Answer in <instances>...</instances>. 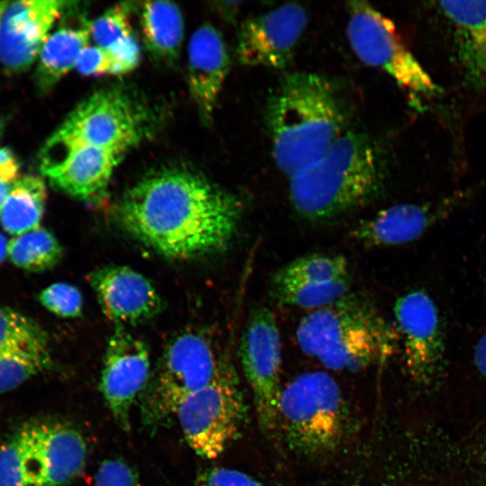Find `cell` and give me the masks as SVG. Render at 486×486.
<instances>
[{
	"label": "cell",
	"mask_w": 486,
	"mask_h": 486,
	"mask_svg": "<svg viewBox=\"0 0 486 486\" xmlns=\"http://www.w3.org/2000/svg\"><path fill=\"white\" fill-rule=\"evenodd\" d=\"M140 110L123 93L98 91L81 102L47 140L40 154L42 170L86 146L129 150L142 136Z\"/></svg>",
	"instance_id": "obj_7"
},
{
	"label": "cell",
	"mask_w": 486,
	"mask_h": 486,
	"mask_svg": "<svg viewBox=\"0 0 486 486\" xmlns=\"http://www.w3.org/2000/svg\"><path fill=\"white\" fill-rule=\"evenodd\" d=\"M277 421L292 450L320 456L341 444L348 411L336 381L325 372L314 371L298 375L282 388Z\"/></svg>",
	"instance_id": "obj_5"
},
{
	"label": "cell",
	"mask_w": 486,
	"mask_h": 486,
	"mask_svg": "<svg viewBox=\"0 0 486 486\" xmlns=\"http://www.w3.org/2000/svg\"><path fill=\"white\" fill-rule=\"evenodd\" d=\"M9 2L8 1H0V22H1V19H2V16H3V14L6 8V6L8 5Z\"/></svg>",
	"instance_id": "obj_38"
},
{
	"label": "cell",
	"mask_w": 486,
	"mask_h": 486,
	"mask_svg": "<svg viewBox=\"0 0 486 486\" xmlns=\"http://www.w3.org/2000/svg\"><path fill=\"white\" fill-rule=\"evenodd\" d=\"M194 486H266L243 472L226 467H209L199 472Z\"/></svg>",
	"instance_id": "obj_32"
},
{
	"label": "cell",
	"mask_w": 486,
	"mask_h": 486,
	"mask_svg": "<svg viewBox=\"0 0 486 486\" xmlns=\"http://www.w3.org/2000/svg\"><path fill=\"white\" fill-rule=\"evenodd\" d=\"M439 8L453 28L464 78L486 89V1H441Z\"/></svg>",
	"instance_id": "obj_21"
},
{
	"label": "cell",
	"mask_w": 486,
	"mask_h": 486,
	"mask_svg": "<svg viewBox=\"0 0 486 486\" xmlns=\"http://www.w3.org/2000/svg\"><path fill=\"white\" fill-rule=\"evenodd\" d=\"M76 68L80 74L91 76L124 74L115 56L96 45H89L82 51Z\"/></svg>",
	"instance_id": "obj_31"
},
{
	"label": "cell",
	"mask_w": 486,
	"mask_h": 486,
	"mask_svg": "<svg viewBox=\"0 0 486 486\" xmlns=\"http://www.w3.org/2000/svg\"><path fill=\"white\" fill-rule=\"evenodd\" d=\"M20 164L15 154L8 148H0V182L9 184L17 181Z\"/></svg>",
	"instance_id": "obj_34"
},
{
	"label": "cell",
	"mask_w": 486,
	"mask_h": 486,
	"mask_svg": "<svg viewBox=\"0 0 486 486\" xmlns=\"http://www.w3.org/2000/svg\"><path fill=\"white\" fill-rule=\"evenodd\" d=\"M473 362L478 372L486 379V332L474 346Z\"/></svg>",
	"instance_id": "obj_35"
},
{
	"label": "cell",
	"mask_w": 486,
	"mask_h": 486,
	"mask_svg": "<svg viewBox=\"0 0 486 486\" xmlns=\"http://www.w3.org/2000/svg\"><path fill=\"white\" fill-rule=\"evenodd\" d=\"M8 240L0 233V264L7 256Z\"/></svg>",
	"instance_id": "obj_37"
},
{
	"label": "cell",
	"mask_w": 486,
	"mask_h": 486,
	"mask_svg": "<svg viewBox=\"0 0 486 486\" xmlns=\"http://www.w3.org/2000/svg\"><path fill=\"white\" fill-rule=\"evenodd\" d=\"M56 0L9 2L0 22V65L21 73L33 64L65 4Z\"/></svg>",
	"instance_id": "obj_15"
},
{
	"label": "cell",
	"mask_w": 486,
	"mask_h": 486,
	"mask_svg": "<svg viewBox=\"0 0 486 486\" xmlns=\"http://www.w3.org/2000/svg\"><path fill=\"white\" fill-rule=\"evenodd\" d=\"M176 416L188 446L202 458L219 456L238 437L247 405L233 367L223 361L214 379L186 398Z\"/></svg>",
	"instance_id": "obj_8"
},
{
	"label": "cell",
	"mask_w": 486,
	"mask_h": 486,
	"mask_svg": "<svg viewBox=\"0 0 486 486\" xmlns=\"http://www.w3.org/2000/svg\"><path fill=\"white\" fill-rule=\"evenodd\" d=\"M12 184L0 182V211L9 195V193L12 188Z\"/></svg>",
	"instance_id": "obj_36"
},
{
	"label": "cell",
	"mask_w": 486,
	"mask_h": 486,
	"mask_svg": "<svg viewBox=\"0 0 486 486\" xmlns=\"http://www.w3.org/2000/svg\"><path fill=\"white\" fill-rule=\"evenodd\" d=\"M4 132V121L0 119V139Z\"/></svg>",
	"instance_id": "obj_39"
},
{
	"label": "cell",
	"mask_w": 486,
	"mask_h": 486,
	"mask_svg": "<svg viewBox=\"0 0 486 486\" xmlns=\"http://www.w3.org/2000/svg\"><path fill=\"white\" fill-rule=\"evenodd\" d=\"M346 33L356 56L385 72L399 86L425 94L437 91L432 77L402 41L393 22L369 3H348Z\"/></svg>",
	"instance_id": "obj_9"
},
{
	"label": "cell",
	"mask_w": 486,
	"mask_h": 486,
	"mask_svg": "<svg viewBox=\"0 0 486 486\" xmlns=\"http://www.w3.org/2000/svg\"><path fill=\"white\" fill-rule=\"evenodd\" d=\"M307 22V11L295 3L245 21L238 37L239 61L247 66L284 68L292 59Z\"/></svg>",
	"instance_id": "obj_14"
},
{
	"label": "cell",
	"mask_w": 486,
	"mask_h": 486,
	"mask_svg": "<svg viewBox=\"0 0 486 486\" xmlns=\"http://www.w3.org/2000/svg\"><path fill=\"white\" fill-rule=\"evenodd\" d=\"M239 354L259 427L263 432L272 434L278 428L282 358L276 320L266 307L256 308L249 316L241 338Z\"/></svg>",
	"instance_id": "obj_10"
},
{
	"label": "cell",
	"mask_w": 486,
	"mask_h": 486,
	"mask_svg": "<svg viewBox=\"0 0 486 486\" xmlns=\"http://www.w3.org/2000/svg\"><path fill=\"white\" fill-rule=\"evenodd\" d=\"M50 355L47 335L32 318L0 306V356Z\"/></svg>",
	"instance_id": "obj_26"
},
{
	"label": "cell",
	"mask_w": 486,
	"mask_h": 486,
	"mask_svg": "<svg viewBox=\"0 0 486 486\" xmlns=\"http://www.w3.org/2000/svg\"><path fill=\"white\" fill-rule=\"evenodd\" d=\"M127 149L120 148H77L40 170L50 183L79 200L102 201L114 168Z\"/></svg>",
	"instance_id": "obj_18"
},
{
	"label": "cell",
	"mask_w": 486,
	"mask_h": 486,
	"mask_svg": "<svg viewBox=\"0 0 486 486\" xmlns=\"http://www.w3.org/2000/svg\"><path fill=\"white\" fill-rule=\"evenodd\" d=\"M399 338L398 330L373 302L349 292L311 311L296 329L302 352L329 369L351 372L387 360Z\"/></svg>",
	"instance_id": "obj_4"
},
{
	"label": "cell",
	"mask_w": 486,
	"mask_h": 486,
	"mask_svg": "<svg viewBox=\"0 0 486 486\" xmlns=\"http://www.w3.org/2000/svg\"><path fill=\"white\" fill-rule=\"evenodd\" d=\"M32 422L19 428L0 446V486H33Z\"/></svg>",
	"instance_id": "obj_28"
},
{
	"label": "cell",
	"mask_w": 486,
	"mask_h": 486,
	"mask_svg": "<svg viewBox=\"0 0 486 486\" xmlns=\"http://www.w3.org/2000/svg\"><path fill=\"white\" fill-rule=\"evenodd\" d=\"M349 486H360L359 484H356V483H354V484H351Z\"/></svg>",
	"instance_id": "obj_40"
},
{
	"label": "cell",
	"mask_w": 486,
	"mask_h": 486,
	"mask_svg": "<svg viewBox=\"0 0 486 486\" xmlns=\"http://www.w3.org/2000/svg\"><path fill=\"white\" fill-rule=\"evenodd\" d=\"M7 256L23 270L43 272L60 261L62 248L50 231L39 227L10 239Z\"/></svg>",
	"instance_id": "obj_27"
},
{
	"label": "cell",
	"mask_w": 486,
	"mask_h": 486,
	"mask_svg": "<svg viewBox=\"0 0 486 486\" xmlns=\"http://www.w3.org/2000/svg\"><path fill=\"white\" fill-rule=\"evenodd\" d=\"M223 361L202 334L177 335L165 348L139 399L142 424L151 430L167 424L186 398L214 379Z\"/></svg>",
	"instance_id": "obj_6"
},
{
	"label": "cell",
	"mask_w": 486,
	"mask_h": 486,
	"mask_svg": "<svg viewBox=\"0 0 486 486\" xmlns=\"http://www.w3.org/2000/svg\"><path fill=\"white\" fill-rule=\"evenodd\" d=\"M39 302L58 317L76 318L82 313V293L68 283H55L44 288L39 294Z\"/></svg>",
	"instance_id": "obj_30"
},
{
	"label": "cell",
	"mask_w": 486,
	"mask_h": 486,
	"mask_svg": "<svg viewBox=\"0 0 486 486\" xmlns=\"http://www.w3.org/2000/svg\"><path fill=\"white\" fill-rule=\"evenodd\" d=\"M382 184L378 153L360 132H344L319 159L290 176L291 203L302 218L323 220L363 205Z\"/></svg>",
	"instance_id": "obj_3"
},
{
	"label": "cell",
	"mask_w": 486,
	"mask_h": 486,
	"mask_svg": "<svg viewBox=\"0 0 486 486\" xmlns=\"http://www.w3.org/2000/svg\"><path fill=\"white\" fill-rule=\"evenodd\" d=\"M140 22L148 50L159 60L175 61L184 31L179 7L170 1L144 2L140 8Z\"/></svg>",
	"instance_id": "obj_23"
},
{
	"label": "cell",
	"mask_w": 486,
	"mask_h": 486,
	"mask_svg": "<svg viewBox=\"0 0 486 486\" xmlns=\"http://www.w3.org/2000/svg\"><path fill=\"white\" fill-rule=\"evenodd\" d=\"M393 310L408 374L415 382L429 385L440 376L445 358L438 308L427 292L413 290L397 299Z\"/></svg>",
	"instance_id": "obj_11"
},
{
	"label": "cell",
	"mask_w": 486,
	"mask_h": 486,
	"mask_svg": "<svg viewBox=\"0 0 486 486\" xmlns=\"http://www.w3.org/2000/svg\"><path fill=\"white\" fill-rule=\"evenodd\" d=\"M150 354L140 338L116 327L108 339L100 379V390L116 424L130 428V410L150 379Z\"/></svg>",
	"instance_id": "obj_13"
},
{
	"label": "cell",
	"mask_w": 486,
	"mask_h": 486,
	"mask_svg": "<svg viewBox=\"0 0 486 486\" xmlns=\"http://www.w3.org/2000/svg\"><path fill=\"white\" fill-rule=\"evenodd\" d=\"M222 36L203 24L192 35L187 49V84L191 97L206 122H211L230 68Z\"/></svg>",
	"instance_id": "obj_20"
},
{
	"label": "cell",
	"mask_w": 486,
	"mask_h": 486,
	"mask_svg": "<svg viewBox=\"0 0 486 486\" xmlns=\"http://www.w3.org/2000/svg\"><path fill=\"white\" fill-rule=\"evenodd\" d=\"M94 486H139L138 476L122 459H107L98 467Z\"/></svg>",
	"instance_id": "obj_33"
},
{
	"label": "cell",
	"mask_w": 486,
	"mask_h": 486,
	"mask_svg": "<svg viewBox=\"0 0 486 486\" xmlns=\"http://www.w3.org/2000/svg\"><path fill=\"white\" fill-rule=\"evenodd\" d=\"M458 202V198H449L436 204L393 205L357 223L351 237L370 247L409 243L448 217Z\"/></svg>",
	"instance_id": "obj_19"
},
{
	"label": "cell",
	"mask_w": 486,
	"mask_h": 486,
	"mask_svg": "<svg viewBox=\"0 0 486 486\" xmlns=\"http://www.w3.org/2000/svg\"><path fill=\"white\" fill-rule=\"evenodd\" d=\"M347 260L314 253L292 260L273 275L271 292L280 304L318 310L348 293Z\"/></svg>",
	"instance_id": "obj_12"
},
{
	"label": "cell",
	"mask_w": 486,
	"mask_h": 486,
	"mask_svg": "<svg viewBox=\"0 0 486 486\" xmlns=\"http://www.w3.org/2000/svg\"><path fill=\"white\" fill-rule=\"evenodd\" d=\"M91 22L62 27L50 33L38 56L35 72L37 86L50 90L68 72L76 68L82 51L89 46Z\"/></svg>",
	"instance_id": "obj_22"
},
{
	"label": "cell",
	"mask_w": 486,
	"mask_h": 486,
	"mask_svg": "<svg viewBox=\"0 0 486 486\" xmlns=\"http://www.w3.org/2000/svg\"><path fill=\"white\" fill-rule=\"evenodd\" d=\"M242 212L236 194L178 168L148 175L116 208L120 223L132 237L165 257L181 260L225 250Z\"/></svg>",
	"instance_id": "obj_1"
},
{
	"label": "cell",
	"mask_w": 486,
	"mask_h": 486,
	"mask_svg": "<svg viewBox=\"0 0 486 486\" xmlns=\"http://www.w3.org/2000/svg\"><path fill=\"white\" fill-rule=\"evenodd\" d=\"M104 315L116 327L146 322L162 310L157 289L140 273L125 266L98 267L87 275Z\"/></svg>",
	"instance_id": "obj_16"
},
{
	"label": "cell",
	"mask_w": 486,
	"mask_h": 486,
	"mask_svg": "<svg viewBox=\"0 0 486 486\" xmlns=\"http://www.w3.org/2000/svg\"><path fill=\"white\" fill-rule=\"evenodd\" d=\"M86 443L72 425L32 421L31 456L34 486H65L84 470Z\"/></svg>",
	"instance_id": "obj_17"
},
{
	"label": "cell",
	"mask_w": 486,
	"mask_h": 486,
	"mask_svg": "<svg viewBox=\"0 0 486 486\" xmlns=\"http://www.w3.org/2000/svg\"><path fill=\"white\" fill-rule=\"evenodd\" d=\"M129 14L126 4H118L90 23L91 39L96 46L115 56L124 74L135 69L140 58V46L133 34Z\"/></svg>",
	"instance_id": "obj_25"
},
{
	"label": "cell",
	"mask_w": 486,
	"mask_h": 486,
	"mask_svg": "<svg viewBox=\"0 0 486 486\" xmlns=\"http://www.w3.org/2000/svg\"><path fill=\"white\" fill-rule=\"evenodd\" d=\"M273 157L289 177L319 159L344 133V113L331 84L309 72L285 76L266 108Z\"/></svg>",
	"instance_id": "obj_2"
},
{
	"label": "cell",
	"mask_w": 486,
	"mask_h": 486,
	"mask_svg": "<svg viewBox=\"0 0 486 486\" xmlns=\"http://www.w3.org/2000/svg\"><path fill=\"white\" fill-rule=\"evenodd\" d=\"M47 199L46 184L37 176H23L12 184L0 211L3 229L14 236L40 227Z\"/></svg>",
	"instance_id": "obj_24"
},
{
	"label": "cell",
	"mask_w": 486,
	"mask_h": 486,
	"mask_svg": "<svg viewBox=\"0 0 486 486\" xmlns=\"http://www.w3.org/2000/svg\"><path fill=\"white\" fill-rule=\"evenodd\" d=\"M50 363V355L0 356V395L43 372Z\"/></svg>",
	"instance_id": "obj_29"
}]
</instances>
